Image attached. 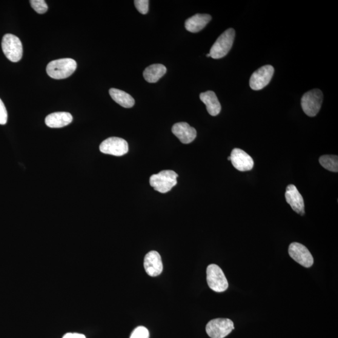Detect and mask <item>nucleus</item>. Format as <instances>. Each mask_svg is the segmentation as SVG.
Returning <instances> with one entry per match:
<instances>
[{
    "mask_svg": "<svg viewBox=\"0 0 338 338\" xmlns=\"http://www.w3.org/2000/svg\"><path fill=\"white\" fill-rule=\"evenodd\" d=\"M77 63L71 59H62L51 61L48 64L47 72L51 78L57 80L68 78L76 70Z\"/></svg>",
    "mask_w": 338,
    "mask_h": 338,
    "instance_id": "obj_1",
    "label": "nucleus"
},
{
    "mask_svg": "<svg viewBox=\"0 0 338 338\" xmlns=\"http://www.w3.org/2000/svg\"><path fill=\"white\" fill-rule=\"evenodd\" d=\"M178 176L173 171H163L151 177L150 184L154 190L162 194L167 193L176 185Z\"/></svg>",
    "mask_w": 338,
    "mask_h": 338,
    "instance_id": "obj_2",
    "label": "nucleus"
},
{
    "mask_svg": "<svg viewBox=\"0 0 338 338\" xmlns=\"http://www.w3.org/2000/svg\"><path fill=\"white\" fill-rule=\"evenodd\" d=\"M234 38L235 31L233 28H229L222 33L211 48L209 53L211 57L220 59L227 55L233 47Z\"/></svg>",
    "mask_w": 338,
    "mask_h": 338,
    "instance_id": "obj_3",
    "label": "nucleus"
},
{
    "mask_svg": "<svg viewBox=\"0 0 338 338\" xmlns=\"http://www.w3.org/2000/svg\"><path fill=\"white\" fill-rule=\"evenodd\" d=\"M2 47L7 58L12 62H18L23 56V46L18 37L12 34H6L3 37Z\"/></svg>",
    "mask_w": 338,
    "mask_h": 338,
    "instance_id": "obj_4",
    "label": "nucleus"
},
{
    "mask_svg": "<svg viewBox=\"0 0 338 338\" xmlns=\"http://www.w3.org/2000/svg\"><path fill=\"white\" fill-rule=\"evenodd\" d=\"M207 281L209 287L217 293H222L228 288L229 284L224 272L219 266L214 264L208 266Z\"/></svg>",
    "mask_w": 338,
    "mask_h": 338,
    "instance_id": "obj_5",
    "label": "nucleus"
},
{
    "mask_svg": "<svg viewBox=\"0 0 338 338\" xmlns=\"http://www.w3.org/2000/svg\"><path fill=\"white\" fill-rule=\"evenodd\" d=\"M323 100L322 91L313 89L304 94L302 106L304 112L309 117H315L318 114Z\"/></svg>",
    "mask_w": 338,
    "mask_h": 338,
    "instance_id": "obj_6",
    "label": "nucleus"
},
{
    "mask_svg": "<svg viewBox=\"0 0 338 338\" xmlns=\"http://www.w3.org/2000/svg\"><path fill=\"white\" fill-rule=\"evenodd\" d=\"M234 329V323L227 318L210 321L206 326V333L211 338H224Z\"/></svg>",
    "mask_w": 338,
    "mask_h": 338,
    "instance_id": "obj_7",
    "label": "nucleus"
},
{
    "mask_svg": "<svg viewBox=\"0 0 338 338\" xmlns=\"http://www.w3.org/2000/svg\"><path fill=\"white\" fill-rule=\"evenodd\" d=\"M100 151L103 154L122 156L128 153V143L119 137H110L102 142L100 145Z\"/></svg>",
    "mask_w": 338,
    "mask_h": 338,
    "instance_id": "obj_8",
    "label": "nucleus"
},
{
    "mask_svg": "<svg viewBox=\"0 0 338 338\" xmlns=\"http://www.w3.org/2000/svg\"><path fill=\"white\" fill-rule=\"evenodd\" d=\"M273 66L265 65L254 71L249 80V85L254 90H260L267 86L274 75Z\"/></svg>",
    "mask_w": 338,
    "mask_h": 338,
    "instance_id": "obj_9",
    "label": "nucleus"
},
{
    "mask_svg": "<svg viewBox=\"0 0 338 338\" xmlns=\"http://www.w3.org/2000/svg\"><path fill=\"white\" fill-rule=\"evenodd\" d=\"M289 254L292 259L305 268L313 266L314 259L306 246L298 242H293L289 245Z\"/></svg>",
    "mask_w": 338,
    "mask_h": 338,
    "instance_id": "obj_10",
    "label": "nucleus"
},
{
    "mask_svg": "<svg viewBox=\"0 0 338 338\" xmlns=\"http://www.w3.org/2000/svg\"><path fill=\"white\" fill-rule=\"evenodd\" d=\"M231 161L234 167L239 171L252 170L254 160L249 154L240 148H234L231 154Z\"/></svg>",
    "mask_w": 338,
    "mask_h": 338,
    "instance_id": "obj_11",
    "label": "nucleus"
},
{
    "mask_svg": "<svg viewBox=\"0 0 338 338\" xmlns=\"http://www.w3.org/2000/svg\"><path fill=\"white\" fill-rule=\"evenodd\" d=\"M144 266L146 273L152 277L159 276L163 271L161 256L158 252L152 251L146 254Z\"/></svg>",
    "mask_w": 338,
    "mask_h": 338,
    "instance_id": "obj_12",
    "label": "nucleus"
},
{
    "mask_svg": "<svg viewBox=\"0 0 338 338\" xmlns=\"http://www.w3.org/2000/svg\"><path fill=\"white\" fill-rule=\"evenodd\" d=\"M285 197L286 201L290 205L294 211L302 216L305 214V202L296 186L293 184L288 186L286 188Z\"/></svg>",
    "mask_w": 338,
    "mask_h": 338,
    "instance_id": "obj_13",
    "label": "nucleus"
},
{
    "mask_svg": "<svg viewBox=\"0 0 338 338\" xmlns=\"http://www.w3.org/2000/svg\"><path fill=\"white\" fill-rule=\"evenodd\" d=\"M172 132L182 144L193 142L197 137V131L186 122H179L173 125Z\"/></svg>",
    "mask_w": 338,
    "mask_h": 338,
    "instance_id": "obj_14",
    "label": "nucleus"
},
{
    "mask_svg": "<svg viewBox=\"0 0 338 338\" xmlns=\"http://www.w3.org/2000/svg\"><path fill=\"white\" fill-rule=\"evenodd\" d=\"M211 19V16L208 14H196L186 20L185 29L191 33L199 32L204 29Z\"/></svg>",
    "mask_w": 338,
    "mask_h": 338,
    "instance_id": "obj_15",
    "label": "nucleus"
},
{
    "mask_svg": "<svg viewBox=\"0 0 338 338\" xmlns=\"http://www.w3.org/2000/svg\"><path fill=\"white\" fill-rule=\"evenodd\" d=\"M73 117L68 112L52 113L46 117L45 124L50 128H62L69 125Z\"/></svg>",
    "mask_w": 338,
    "mask_h": 338,
    "instance_id": "obj_16",
    "label": "nucleus"
},
{
    "mask_svg": "<svg viewBox=\"0 0 338 338\" xmlns=\"http://www.w3.org/2000/svg\"><path fill=\"white\" fill-rule=\"evenodd\" d=\"M200 99L206 105L208 113L211 116H216L219 114L221 105L214 91H208L200 93Z\"/></svg>",
    "mask_w": 338,
    "mask_h": 338,
    "instance_id": "obj_17",
    "label": "nucleus"
},
{
    "mask_svg": "<svg viewBox=\"0 0 338 338\" xmlns=\"http://www.w3.org/2000/svg\"><path fill=\"white\" fill-rule=\"evenodd\" d=\"M167 72V68L164 65L154 64L145 68L143 73L146 81L156 83Z\"/></svg>",
    "mask_w": 338,
    "mask_h": 338,
    "instance_id": "obj_18",
    "label": "nucleus"
},
{
    "mask_svg": "<svg viewBox=\"0 0 338 338\" xmlns=\"http://www.w3.org/2000/svg\"><path fill=\"white\" fill-rule=\"evenodd\" d=\"M109 93L111 99L123 107L132 108L135 105V100L133 97L124 91L112 88H110Z\"/></svg>",
    "mask_w": 338,
    "mask_h": 338,
    "instance_id": "obj_19",
    "label": "nucleus"
},
{
    "mask_svg": "<svg viewBox=\"0 0 338 338\" xmlns=\"http://www.w3.org/2000/svg\"><path fill=\"white\" fill-rule=\"evenodd\" d=\"M320 164L327 170L337 173L338 172V157L337 156H330L326 155L320 158Z\"/></svg>",
    "mask_w": 338,
    "mask_h": 338,
    "instance_id": "obj_20",
    "label": "nucleus"
},
{
    "mask_svg": "<svg viewBox=\"0 0 338 338\" xmlns=\"http://www.w3.org/2000/svg\"><path fill=\"white\" fill-rule=\"evenodd\" d=\"M30 4L34 10L39 14H44L48 10V5L44 0H31Z\"/></svg>",
    "mask_w": 338,
    "mask_h": 338,
    "instance_id": "obj_21",
    "label": "nucleus"
},
{
    "mask_svg": "<svg viewBox=\"0 0 338 338\" xmlns=\"http://www.w3.org/2000/svg\"><path fill=\"white\" fill-rule=\"evenodd\" d=\"M130 338H149V331L144 326H139L134 329Z\"/></svg>",
    "mask_w": 338,
    "mask_h": 338,
    "instance_id": "obj_22",
    "label": "nucleus"
},
{
    "mask_svg": "<svg viewBox=\"0 0 338 338\" xmlns=\"http://www.w3.org/2000/svg\"><path fill=\"white\" fill-rule=\"evenodd\" d=\"M134 4L137 10L140 13L145 15L148 13V5H149V2L148 0H136V1H134Z\"/></svg>",
    "mask_w": 338,
    "mask_h": 338,
    "instance_id": "obj_23",
    "label": "nucleus"
},
{
    "mask_svg": "<svg viewBox=\"0 0 338 338\" xmlns=\"http://www.w3.org/2000/svg\"><path fill=\"white\" fill-rule=\"evenodd\" d=\"M8 120V113L2 100L0 99V125H5Z\"/></svg>",
    "mask_w": 338,
    "mask_h": 338,
    "instance_id": "obj_24",
    "label": "nucleus"
},
{
    "mask_svg": "<svg viewBox=\"0 0 338 338\" xmlns=\"http://www.w3.org/2000/svg\"><path fill=\"white\" fill-rule=\"evenodd\" d=\"M63 338H86L85 335L77 333L65 334Z\"/></svg>",
    "mask_w": 338,
    "mask_h": 338,
    "instance_id": "obj_25",
    "label": "nucleus"
},
{
    "mask_svg": "<svg viewBox=\"0 0 338 338\" xmlns=\"http://www.w3.org/2000/svg\"><path fill=\"white\" fill-rule=\"evenodd\" d=\"M206 56H207L208 57H211L210 54H209V53L207 54V55H206Z\"/></svg>",
    "mask_w": 338,
    "mask_h": 338,
    "instance_id": "obj_26",
    "label": "nucleus"
},
{
    "mask_svg": "<svg viewBox=\"0 0 338 338\" xmlns=\"http://www.w3.org/2000/svg\"><path fill=\"white\" fill-rule=\"evenodd\" d=\"M228 159L229 160H231V157H229Z\"/></svg>",
    "mask_w": 338,
    "mask_h": 338,
    "instance_id": "obj_27",
    "label": "nucleus"
}]
</instances>
